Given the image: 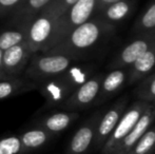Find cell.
Wrapping results in <instances>:
<instances>
[{
  "instance_id": "6da1fadb",
  "label": "cell",
  "mask_w": 155,
  "mask_h": 154,
  "mask_svg": "<svg viewBox=\"0 0 155 154\" xmlns=\"http://www.w3.org/2000/svg\"><path fill=\"white\" fill-rule=\"evenodd\" d=\"M114 32V25L94 16L84 25L73 30L59 43L42 54L64 55L73 60L79 59L82 55L98 47L104 38L112 35Z\"/></svg>"
},
{
  "instance_id": "7a4b0ae2",
  "label": "cell",
  "mask_w": 155,
  "mask_h": 154,
  "mask_svg": "<svg viewBox=\"0 0 155 154\" xmlns=\"http://www.w3.org/2000/svg\"><path fill=\"white\" fill-rule=\"evenodd\" d=\"M92 68L86 66L70 67L57 76L39 84V92L45 100V108L58 107L76 89L91 77Z\"/></svg>"
},
{
  "instance_id": "3957f363",
  "label": "cell",
  "mask_w": 155,
  "mask_h": 154,
  "mask_svg": "<svg viewBox=\"0 0 155 154\" xmlns=\"http://www.w3.org/2000/svg\"><path fill=\"white\" fill-rule=\"evenodd\" d=\"M96 14V0H78L74 5H72L67 12L56 19V25L52 33L51 39L43 49L45 53L50 49L59 43L65 38L73 30L84 25Z\"/></svg>"
},
{
  "instance_id": "277c9868",
  "label": "cell",
  "mask_w": 155,
  "mask_h": 154,
  "mask_svg": "<svg viewBox=\"0 0 155 154\" xmlns=\"http://www.w3.org/2000/svg\"><path fill=\"white\" fill-rule=\"evenodd\" d=\"M73 59L64 55L35 53L30 58L25 75L35 84L61 74L71 67Z\"/></svg>"
},
{
  "instance_id": "5b68a950",
  "label": "cell",
  "mask_w": 155,
  "mask_h": 154,
  "mask_svg": "<svg viewBox=\"0 0 155 154\" xmlns=\"http://www.w3.org/2000/svg\"><path fill=\"white\" fill-rule=\"evenodd\" d=\"M150 103L146 101L136 100L129 108L124 110L119 121L117 123L115 129L109 136L107 142L101 148L102 154H113L118 145L123 142V139L131 132L143 112L147 110Z\"/></svg>"
},
{
  "instance_id": "8992f818",
  "label": "cell",
  "mask_w": 155,
  "mask_h": 154,
  "mask_svg": "<svg viewBox=\"0 0 155 154\" xmlns=\"http://www.w3.org/2000/svg\"><path fill=\"white\" fill-rule=\"evenodd\" d=\"M56 17L40 12L27 28V43L32 54L42 52L51 39L56 25Z\"/></svg>"
},
{
  "instance_id": "52a82bcc",
  "label": "cell",
  "mask_w": 155,
  "mask_h": 154,
  "mask_svg": "<svg viewBox=\"0 0 155 154\" xmlns=\"http://www.w3.org/2000/svg\"><path fill=\"white\" fill-rule=\"evenodd\" d=\"M102 78H104L102 73H98L94 76H91L58 107L67 111L76 112L78 110H84L91 106H94L99 93Z\"/></svg>"
},
{
  "instance_id": "ba28073f",
  "label": "cell",
  "mask_w": 155,
  "mask_h": 154,
  "mask_svg": "<svg viewBox=\"0 0 155 154\" xmlns=\"http://www.w3.org/2000/svg\"><path fill=\"white\" fill-rule=\"evenodd\" d=\"M155 44V31L137 36L136 39L124 48L111 64L112 69H128L137 58Z\"/></svg>"
},
{
  "instance_id": "9c48e42d",
  "label": "cell",
  "mask_w": 155,
  "mask_h": 154,
  "mask_svg": "<svg viewBox=\"0 0 155 154\" xmlns=\"http://www.w3.org/2000/svg\"><path fill=\"white\" fill-rule=\"evenodd\" d=\"M127 105H128V95H124L115 103H113L104 115H101L99 121H98L97 128H96L95 138H94L93 143L94 147L102 148L104 143L107 142L109 136L115 129L124 110L127 109Z\"/></svg>"
},
{
  "instance_id": "30bf717a",
  "label": "cell",
  "mask_w": 155,
  "mask_h": 154,
  "mask_svg": "<svg viewBox=\"0 0 155 154\" xmlns=\"http://www.w3.org/2000/svg\"><path fill=\"white\" fill-rule=\"evenodd\" d=\"M101 114L96 112L89 119H87L75 132L68 146V154H86L91 148L95 138L96 128Z\"/></svg>"
},
{
  "instance_id": "8fae6325",
  "label": "cell",
  "mask_w": 155,
  "mask_h": 154,
  "mask_svg": "<svg viewBox=\"0 0 155 154\" xmlns=\"http://www.w3.org/2000/svg\"><path fill=\"white\" fill-rule=\"evenodd\" d=\"M32 55L27 41L5 50L3 51L2 71L10 77L18 76L25 70Z\"/></svg>"
},
{
  "instance_id": "7c38bea8",
  "label": "cell",
  "mask_w": 155,
  "mask_h": 154,
  "mask_svg": "<svg viewBox=\"0 0 155 154\" xmlns=\"http://www.w3.org/2000/svg\"><path fill=\"white\" fill-rule=\"evenodd\" d=\"M155 119V108L150 103L143 114L140 116L136 125L133 127L131 132L123 139V142L118 145L116 150L113 154H127L133 148L135 144L139 140V138L151 128L152 123Z\"/></svg>"
},
{
  "instance_id": "4fadbf2b",
  "label": "cell",
  "mask_w": 155,
  "mask_h": 154,
  "mask_svg": "<svg viewBox=\"0 0 155 154\" xmlns=\"http://www.w3.org/2000/svg\"><path fill=\"white\" fill-rule=\"evenodd\" d=\"M128 69H113L108 74L104 75L100 90L94 106H98L112 98L127 84Z\"/></svg>"
},
{
  "instance_id": "5bb4252c",
  "label": "cell",
  "mask_w": 155,
  "mask_h": 154,
  "mask_svg": "<svg viewBox=\"0 0 155 154\" xmlns=\"http://www.w3.org/2000/svg\"><path fill=\"white\" fill-rule=\"evenodd\" d=\"M78 117L79 114L74 111L56 112L39 119L36 123V127L45 130L52 135H55L69 128Z\"/></svg>"
},
{
  "instance_id": "9a60e30c",
  "label": "cell",
  "mask_w": 155,
  "mask_h": 154,
  "mask_svg": "<svg viewBox=\"0 0 155 154\" xmlns=\"http://www.w3.org/2000/svg\"><path fill=\"white\" fill-rule=\"evenodd\" d=\"M155 67V44L128 68L127 84H134L151 73Z\"/></svg>"
},
{
  "instance_id": "2e32d148",
  "label": "cell",
  "mask_w": 155,
  "mask_h": 154,
  "mask_svg": "<svg viewBox=\"0 0 155 154\" xmlns=\"http://www.w3.org/2000/svg\"><path fill=\"white\" fill-rule=\"evenodd\" d=\"M135 3L136 0H119L104 6L95 16L114 25L115 23L120 22L130 16L135 8Z\"/></svg>"
},
{
  "instance_id": "e0dca14e",
  "label": "cell",
  "mask_w": 155,
  "mask_h": 154,
  "mask_svg": "<svg viewBox=\"0 0 155 154\" xmlns=\"http://www.w3.org/2000/svg\"><path fill=\"white\" fill-rule=\"evenodd\" d=\"M52 0H23L13 13L14 27H27Z\"/></svg>"
},
{
  "instance_id": "ac0fdd59",
  "label": "cell",
  "mask_w": 155,
  "mask_h": 154,
  "mask_svg": "<svg viewBox=\"0 0 155 154\" xmlns=\"http://www.w3.org/2000/svg\"><path fill=\"white\" fill-rule=\"evenodd\" d=\"M53 136L54 135H52L48 131L38 127L23 132L22 134L19 135L23 154H27L43 147L53 138Z\"/></svg>"
},
{
  "instance_id": "d6986e66",
  "label": "cell",
  "mask_w": 155,
  "mask_h": 154,
  "mask_svg": "<svg viewBox=\"0 0 155 154\" xmlns=\"http://www.w3.org/2000/svg\"><path fill=\"white\" fill-rule=\"evenodd\" d=\"M36 87V84L30 79L18 76L0 80V100L12 97L19 93L25 92Z\"/></svg>"
},
{
  "instance_id": "ffe728a7",
  "label": "cell",
  "mask_w": 155,
  "mask_h": 154,
  "mask_svg": "<svg viewBox=\"0 0 155 154\" xmlns=\"http://www.w3.org/2000/svg\"><path fill=\"white\" fill-rule=\"evenodd\" d=\"M155 31V0L147 6L141 15L136 19L132 32L139 36Z\"/></svg>"
},
{
  "instance_id": "44dd1931",
  "label": "cell",
  "mask_w": 155,
  "mask_h": 154,
  "mask_svg": "<svg viewBox=\"0 0 155 154\" xmlns=\"http://www.w3.org/2000/svg\"><path fill=\"white\" fill-rule=\"evenodd\" d=\"M25 41H27V27H16V29L8 30L0 34V49L5 51Z\"/></svg>"
},
{
  "instance_id": "7402d4cb",
  "label": "cell",
  "mask_w": 155,
  "mask_h": 154,
  "mask_svg": "<svg viewBox=\"0 0 155 154\" xmlns=\"http://www.w3.org/2000/svg\"><path fill=\"white\" fill-rule=\"evenodd\" d=\"M137 100L152 103L155 100V72L149 74L134 90Z\"/></svg>"
},
{
  "instance_id": "603a6c76",
  "label": "cell",
  "mask_w": 155,
  "mask_h": 154,
  "mask_svg": "<svg viewBox=\"0 0 155 154\" xmlns=\"http://www.w3.org/2000/svg\"><path fill=\"white\" fill-rule=\"evenodd\" d=\"M155 149V129L150 128L127 154H150Z\"/></svg>"
},
{
  "instance_id": "cb8c5ba5",
  "label": "cell",
  "mask_w": 155,
  "mask_h": 154,
  "mask_svg": "<svg viewBox=\"0 0 155 154\" xmlns=\"http://www.w3.org/2000/svg\"><path fill=\"white\" fill-rule=\"evenodd\" d=\"M0 154H23L19 135L0 138Z\"/></svg>"
},
{
  "instance_id": "d4e9b609",
  "label": "cell",
  "mask_w": 155,
  "mask_h": 154,
  "mask_svg": "<svg viewBox=\"0 0 155 154\" xmlns=\"http://www.w3.org/2000/svg\"><path fill=\"white\" fill-rule=\"evenodd\" d=\"M77 1L78 0H52L41 12L48 13V14L58 18Z\"/></svg>"
},
{
  "instance_id": "484cf974",
  "label": "cell",
  "mask_w": 155,
  "mask_h": 154,
  "mask_svg": "<svg viewBox=\"0 0 155 154\" xmlns=\"http://www.w3.org/2000/svg\"><path fill=\"white\" fill-rule=\"evenodd\" d=\"M23 0H0V17L14 13Z\"/></svg>"
},
{
  "instance_id": "4316f807",
  "label": "cell",
  "mask_w": 155,
  "mask_h": 154,
  "mask_svg": "<svg viewBox=\"0 0 155 154\" xmlns=\"http://www.w3.org/2000/svg\"><path fill=\"white\" fill-rule=\"evenodd\" d=\"M116 1H119V0H96V14H97L100 10H102L104 6L109 5V4H111V3H114V2H116Z\"/></svg>"
},
{
  "instance_id": "83f0119b",
  "label": "cell",
  "mask_w": 155,
  "mask_h": 154,
  "mask_svg": "<svg viewBox=\"0 0 155 154\" xmlns=\"http://www.w3.org/2000/svg\"><path fill=\"white\" fill-rule=\"evenodd\" d=\"M8 78H11V77L8 76V75H6L5 73H4L2 70H0V80H2V79H8Z\"/></svg>"
},
{
  "instance_id": "f1b7e54d",
  "label": "cell",
  "mask_w": 155,
  "mask_h": 154,
  "mask_svg": "<svg viewBox=\"0 0 155 154\" xmlns=\"http://www.w3.org/2000/svg\"><path fill=\"white\" fill-rule=\"evenodd\" d=\"M2 60H3V51L0 49V70H2Z\"/></svg>"
},
{
  "instance_id": "f546056e",
  "label": "cell",
  "mask_w": 155,
  "mask_h": 154,
  "mask_svg": "<svg viewBox=\"0 0 155 154\" xmlns=\"http://www.w3.org/2000/svg\"><path fill=\"white\" fill-rule=\"evenodd\" d=\"M151 105H152V106H153V107L155 108V100L153 101V103H151Z\"/></svg>"
}]
</instances>
